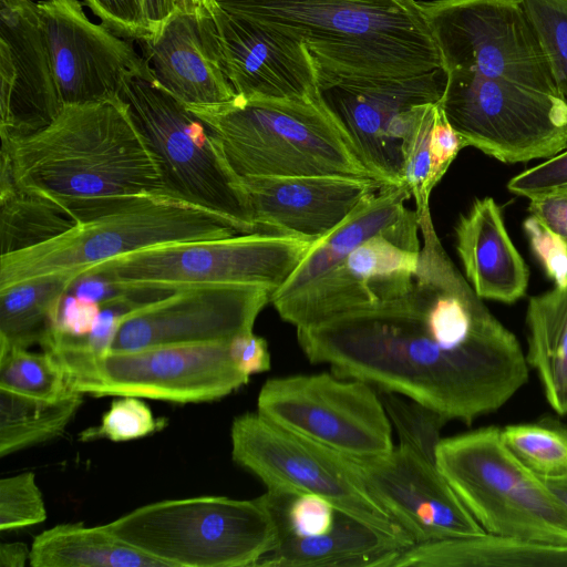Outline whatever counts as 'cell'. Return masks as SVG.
Returning <instances> with one entry per match:
<instances>
[{
    "instance_id": "cell-32",
    "label": "cell",
    "mask_w": 567,
    "mask_h": 567,
    "mask_svg": "<svg viewBox=\"0 0 567 567\" xmlns=\"http://www.w3.org/2000/svg\"><path fill=\"white\" fill-rule=\"evenodd\" d=\"M76 225L58 203L20 190L16 185L0 188L1 255L47 243Z\"/></svg>"
},
{
    "instance_id": "cell-48",
    "label": "cell",
    "mask_w": 567,
    "mask_h": 567,
    "mask_svg": "<svg viewBox=\"0 0 567 567\" xmlns=\"http://www.w3.org/2000/svg\"><path fill=\"white\" fill-rule=\"evenodd\" d=\"M30 550L22 542L0 544V567H24L30 561Z\"/></svg>"
},
{
    "instance_id": "cell-20",
    "label": "cell",
    "mask_w": 567,
    "mask_h": 567,
    "mask_svg": "<svg viewBox=\"0 0 567 567\" xmlns=\"http://www.w3.org/2000/svg\"><path fill=\"white\" fill-rule=\"evenodd\" d=\"M0 82L1 140L35 133L63 109L32 0H0Z\"/></svg>"
},
{
    "instance_id": "cell-52",
    "label": "cell",
    "mask_w": 567,
    "mask_h": 567,
    "mask_svg": "<svg viewBox=\"0 0 567 567\" xmlns=\"http://www.w3.org/2000/svg\"><path fill=\"white\" fill-rule=\"evenodd\" d=\"M33 1V0H32Z\"/></svg>"
},
{
    "instance_id": "cell-11",
    "label": "cell",
    "mask_w": 567,
    "mask_h": 567,
    "mask_svg": "<svg viewBox=\"0 0 567 567\" xmlns=\"http://www.w3.org/2000/svg\"><path fill=\"white\" fill-rule=\"evenodd\" d=\"M440 106L465 146L503 163L550 158L567 150V102L499 79L449 71Z\"/></svg>"
},
{
    "instance_id": "cell-35",
    "label": "cell",
    "mask_w": 567,
    "mask_h": 567,
    "mask_svg": "<svg viewBox=\"0 0 567 567\" xmlns=\"http://www.w3.org/2000/svg\"><path fill=\"white\" fill-rule=\"evenodd\" d=\"M439 103L417 107L402 144L403 179L415 202L419 219L430 215V195L436 185L430 138Z\"/></svg>"
},
{
    "instance_id": "cell-39",
    "label": "cell",
    "mask_w": 567,
    "mask_h": 567,
    "mask_svg": "<svg viewBox=\"0 0 567 567\" xmlns=\"http://www.w3.org/2000/svg\"><path fill=\"white\" fill-rule=\"evenodd\" d=\"M47 519L42 493L33 472H23L0 481V530L33 526Z\"/></svg>"
},
{
    "instance_id": "cell-13",
    "label": "cell",
    "mask_w": 567,
    "mask_h": 567,
    "mask_svg": "<svg viewBox=\"0 0 567 567\" xmlns=\"http://www.w3.org/2000/svg\"><path fill=\"white\" fill-rule=\"evenodd\" d=\"M419 2L446 72H472L561 96L520 0Z\"/></svg>"
},
{
    "instance_id": "cell-50",
    "label": "cell",
    "mask_w": 567,
    "mask_h": 567,
    "mask_svg": "<svg viewBox=\"0 0 567 567\" xmlns=\"http://www.w3.org/2000/svg\"><path fill=\"white\" fill-rule=\"evenodd\" d=\"M179 1L193 2V3H196V4L204 6V7L208 8V9H213V7L215 6V1L214 0H179Z\"/></svg>"
},
{
    "instance_id": "cell-3",
    "label": "cell",
    "mask_w": 567,
    "mask_h": 567,
    "mask_svg": "<svg viewBox=\"0 0 567 567\" xmlns=\"http://www.w3.org/2000/svg\"><path fill=\"white\" fill-rule=\"evenodd\" d=\"M223 10L303 45L336 80L405 79L443 68L415 0H214Z\"/></svg>"
},
{
    "instance_id": "cell-40",
    "label": "cell",
    "mask_w": 567,
    "mask_h": 567,
    "mask_svg": "<svg viewBox=\"0 0 567 567\" xmlns=\"http://www.w3.org/2000/svg\"><path fill=\"white\" fill-rule=\"evenodd\" d=\"M523 228L555 287H567V244L534 215L524 220Z\"/></svg>"
},
{
    "instance_id": "cell-29",
    "label": "cell",
    "mask_w": 567,
    "mask_h": 567,
    "mask_svg": "<svg viewBox=\"0 0 567 567\" xmlns=\"http://www.w3.org/2000/svg\"><path fill=\"white\" fill-rule=\"evenodd\" d=\"M78 278L53 275L0 290V353L43 347L56 328L61 306Z\"/></svg>"
},
{
    "instance_id": "cell-2",
    "label": "cell",
    "mask_w": 567,
    "mask_h": 567,
    "mask_svg": "<svg viewBox=\"0 0 567 567\" xmlns=\"http://www.w3.org/2000/svg\"><path fill=\"white\" fill-rule=\"evenodd\" d=\"M1 152L17 188L76 223L136 196H165L158 158L121 97L63 106L40 131L1 140Z\"/></svg>"
},
{
    "instance_id": "cell-15",
    "label": "cell",
    "mask_w": 567,
    "mask_h": 567,
    "mask_svg": "<svg viewBox=\"0 0 567 567\" xmlns=\"http://www.w3.org/2000/svg\"><path fill=\"white\" fill-rule=\"evenodd\" d=\"M417 214L371 237L328 272L297 292L271 301L297 329L372 308L408 293L420 262Z\"/></svg>"
},
{
    "instance_id": "cell-47",
    "label": "cell",
    "mask_w": 567,
    "mask_h": 567,
    "mask_svg": "<svg viewBox=\"0 0 567 567\" xmlns=\"http://www.w3.org/2000/svg\"><path fill=\"white\" fill-rule=\"evenodd\" d=\"M151 35L157 32L177 8L179 0H137Z\"/></svg>"
},
{
    "instance_id": "cell-44",
    "label": "cell",
    "mask_w": 567,
    "mask_h": 567,
    "mask_svg": "<svg viewBox=\"0 0 567 567\" xmlns=\"http://www.w3.org/2000/svg\"><path fill=\"white\" fill-rule=\"evenodd\" d=\"M228 349L234 365L247 377L267 372L271 368L267 341L252 331L234 337L228 342Z\"/></svg>"
},
{
    "instance_id": "cell-22",
    "label": "cell",
    "mask_w": 567,
    "mask_h": 567,
    "mask_svg": "<svg viewBox=\"0 0 567 567\" xmlns=\"http://www.w3.org/2000/svg\"><path fill=\"white\" fill-rule=\"evenodd\" d=\"M261 234L315 243L337 228L367 197L386 186L332 175L240 178Z\"/></svg>"
},
{
    "instance_id": "cell-12",
    "label": "cell",
    "mask_w": 567,
    "mask_h": 567,
    "mask_svg": "<svg viewBox=\"0 0 567 567\" xmlns=\"http://www.w3.org/2000/svg\"><path fill=\"white\" fill-rule=\"evenodd\" d=\"M230 439L233 460L267 488L321 496L339 512L406 547L414 545L408 532L370 494L347 455L286 430L258 412L237 416Z\"/></svg>"
},
{
    "instance_id": "cell-19",
    "label": "cell",
    "mask_w": 567,
    "mask_h": 567,
    "mask_svg": "<svg viewBox=\"0 0 567 567\" xmlns=\"http://www.w3.org/2000/svg\"><path fill=\"white\" fill-rule=\"evenodd\" d=\"M348 458L370 494L414 544L486 533L435 462L412 447L399 443L381 455Z\"/></svg>"
},
{
    "instance_id": "cell-43",
    "label": "cell",
    "mask_w": 567,
    "mask_h": 567,
    "mask_svg": "<svg viewBox=\"0 0 567 567\" xmlns=\"http://www.w3.org/2000/svg\"><path fill=\"white\" fill-rule=\"evenodd\" d=\"M463 147L465 145L462 137L447 122L439 103L430 138L433 179L435 184L441 181Z\"/></svg>"
},
{
    "instance_id": "cell-7",
    "label": "cell",
    "mask_w": 567,
    "mask_h": 567,
    "mask_svg": "<svg viewBox=\"0 0 567 567\" xmlns=\"http://www.w3.org/2000/svg\"><path fill=\"white\" fill-rule=\"evenodd\" d=\"M435 464L486 533L567 545V507L508 450L501 427L442 439Z\"/></svg>"
},
{
    "instance_id": "cell-8",
    "label": "cell",
    "mask_w": 567,
    "mask_h": 567,
    "mask_svg": "<svg viewBox=\"0 0 567 567\" xmlns=\"http://www.w3.org/2000/svg\"><path fill=\"white\" fill-rule=\"evenodd\" d=\"M312 244L260 233L165 244L91 266L81 278H99L126 295L150 291L155 298L206 285L260 286L274 295Z\"/></svg>"
},
{
    "instance_id": "cell-24",
    "label": "cell",
    "mask_w": 567,
    "mask_h": 567,
    "mask_svg": "<svg viewBox=\"0 0 567 567\" xmlns=\"http://www.w3.org/2000/svg\"><path fill=\"white\" fill-rule=\"evenodd\" d=\"M455 238L464 274L477 297L513 303L525 295L528 267L492 197L476 199L460 217Z\"/></svg>"
},
{
    "instance_id": "cell-17",
    "label": "cell",
    "mask_w": 567,
    "mask_h": 567,
    "mask_svg": "<svg viewBox=\"0 0 567 567\" xmlns=\"http://www.w3.org/2000/svg\"><path fill=\"white\" fill-rule=\"evenodd\" d=\"M271 296L260 286L206 285L140 302L121 317L109 351L229 342L252 331Z\"/></svg>"
},
{
    "instance_id": "cell-1",
    "label": "cell",
    "mask_w": 567,
    "mask_h": 567,
    "mask_svg": "<svg viewBox=\"0 0 567 567\" xmlns=\"http://www.w3.org/2000/svg\"><path fill=\"white\" fill-rule=\"evenodd\" d=\"M430 217L420 220L423 244L408 293L297 329V339L310 362L329 364L340 378L472 424L525 385L528 363L515 334L454 267Z\"/></svg>"
},
{
    "instance_id": "cell-4",
    "label": "cell",
    "mask_w": 567,
    "mask_h": 567,
    "mask_svg": "<svg viewBox=\"0 0 567 567\" xmlns=\"http://www.w3.org/2000/svg\"><path fill=\"white\" fill-rule=\"evenodd\" d=\"M186 107L208 127L240 178L332 175L380 182L360 161L321 99L246 100L237 95L221 104Z\"/></svg>"
},
{
    "instance_id": "cell-31",
    "label": "cell",
    "mask_w": 567,
    "mask_h": 567,
    "mask_svg": "<svg viewBox=\"0 0 567 567\" xmlns=\"http://www.w3.org/2000/svg\"><path fill=\"white\" fill-rule=\"evenodd\" d=\"M83 396L71 390L60 399L42 400L0 389V456L62 435Z\"/></svg>"
},
{
    "instance_id": "cell-14",
    "label": "cell",
    "mask_w": 567,
    "mask_h": 567,
    "mask_svg": "<svg viewBox=\"0 0 567 567\" xmlns=\"http://www.w3.org/2000/svg\"><path fill=\"white\" fill-rule=\"evenodd\" d=\"M257 412L348 456L381 455L394 446L379 393L362 380L334 373L272 378L259 391Z\"/></svg>"
},
{
    "instance_id": "cell-6",
    "label": "cell",
    "mask_w": 567,
    "mask_h": 567,
    "mask_svg": "<svg viewBox=\"0 0 567 567\" xmlns=\"http://www.w3.org/2000/svg\"><path fill=\"white\" fill-rule=\"evenodd\" d=\"M167 567H256L276 542L262 496H198L147 504L102 525Z\"/></svg>"
},
{
    "instance_id": "cell-16",
    "label": "cell",
    "mask_w": 567,
    "mask_h": 567,
    "mask_svg": "<svg viewBox=\"0 0 567 567\" xmlns=\"http://www.w3.org/2000/svg\"><path fill=\"white\" fill-rule=\"evenodd\" d=\"M444 68L405 79L336 80L320 99L363 165L384 185H405L402 144L420 105L441 101Z\"/></svg>"
},
{
    "instance_id": "cell-34",
    "label": "cell",
    "mask_w": 567,
    "mask_h": 567,
    "mask_svg": "<svg viewBox=\"0 0 567 567\" xmlns=\"http://www.w3.org/2000/svg\"><path fill=\"white\" fill-rule=\"evenodd\" d=\"M0 389L42 400H56L73 390L52 352L25 348L0 353Z\"/></svg>"
},
{
    "instance_id": "cell-42",
    "label": "cell",
    "mask_w": 567,
    "mask_h": 567,
    "mask_svg": "<svg viewBox=\"0 0 567 567\" xmlns=\"http://www.w3.org/2000/svg\"><path fill=\"white\" fill-rule=\"evenodd\" d=\"M101 23L128 40L151 37L137 0H82Z\"/></svg>"
},
{
    "instance_id": "cell-26",
    "label": "cell",
    "mask_w": 567,
    "mask_h": 567,
    "mask_svg": "<svg viewBox=\"0 0 567 567\" xmlns=\"http://www.w3.org/2000/svg\"><path fill=\"white\" fill-rule=\"evenodd\" d=\"M410 198L406 185H386L367 197L337 228L311 245L292 275L271 296V301L297 292L371 237L388 233L415 216L416 210L405 206Z\"/></svg>"
},
{
    "instance_id": "cell-10",
    "label": "cell",
    "mask_w": 567,
    "mask_h": 567,
    "mask_svg": "<svg viewBox=\"0 0 567 567\" xmlns=\"http://www.w3.org/2000/svg\"><path fill=\"white\" fill-rule=\"evenodd\" d=\"M71 389L94 396L132 395L174 403L223 399L249 381L228 342L165 346L96 355L53 349Z\"/></svg>"
},
{
    "instance_id": "cell-27",
    "label": "cell",
    "mask_w": 567,
    "mask_h": 567,
    "mask_svg": "<svg viewBox=\"0 0 567 567\" xmlns=\"http://www.w3.org/2000/svg\"><path fill=\"white\" fill-rule=\"evenodd\" d=\"M393 567H567V545L484 533L414 544Z\"/></svg>"
},
{
    "instance_id": "cell-51",
    "label": "cell",
    "mask_w": 567,
    "mask_h": 567,
    "mask_svg": "<svg viewBox=\"0 0 567 567\" xmlns=\"http://www.w3.org/2000/svg\"><path fill=\"white\" fill-rule=\"evenodd\" d=\"M560 192H567V188H566V189H563V190H560Z\"/></svg>"
},
{
    "instance_id": "cell-38",
    "label": "cell",
    "mask_w": 567,
    "mask_h": 567,
    "mask_svg": "<svg viewBox=\"0 0 567 567\" xmlns=\"http://www.w3.org/2000/svg\"><path fill=\"white\" fill-rule=\"evenodd\" d=\"M167 424L164 417H155L141 398L122 395L112 401L97 426L87 427L79 435L82 442L109 439L124 442L154 434Z\"/></svg>"
},
{
    "instance_id": "cell-37",
    "label": "cell",
    "mask_w": 567,
    "mask_h": 567,
    "mask_svg": "<svg viewBox=\"0 0 567 567\" xmlns=\"http://www.w3.org/2000/svg\"><path fill=\"white\" fill-rule=\"evenodd\" d=\"M567 102V0H520Z\"/></svg>"
},
{
    "instance_id": "cell-25",
    "label": "cell",
    "mask_w": 567,
    "mask_h": 567,
    "mask_svg": "<svg viewBox=\"0 0 567 567\" xmlns=\"http://www.w3.org/2000/svg\"><path fill=\"white\" fill-rule=\"evenodd\" d=\"M408 548L396 538L338 511L319 536H279L256 567H393Z\"/></svg>"
},
{
    "instance_id": "cell-9",
    "label": "cell",
    "mask_w": 567,
    "mask_h": 567,
    "mask_svg": "<svg viewBox=\"0 0 567 567\" xmlns=\"http://www.w3.org/2000/svg\"><path fill=\"white\" fill-rule=\"evenodd\" d=\"M120 97L158 158L165 196L226 219L239 234L260 233L215 136L153 72L126 79Z\"/></svg>"
},
{
    "instance_id": "cell-45",
    "label": "cell",
    "mask_w": 567,
    "mask_h": 567,
    "mask_svg": "<svg viewBox=\"0 0 567 567\" xmlns=\"http://www.w3.org/2000/svg\"><path fill=\"white\" fill-rule=\"evenodd\" d=\"M100 312L101 303L99 301L80 297L66 301L64 299L53 334L73 338L86 337L94 329Z\"/></svg>"
},
{
    "instance_id": "cell-30",
    "label": "cell",
    "mask_w": 567,
    "mask_h": 567,
    "mask_svg": "<svg viewBox=\"0 0 567 567\" xmlns=\"http://www.w3.org/2000/svg\"><path fill=\"white\" fill-rule=\"evenodd\" d=\"M526 361L551 409L567 414V287L529 299Z\"/></svg>"
},
{
    "instance_id": "cell-23",
    "label": "cell",
    "mask_w": 567,
    "mask_h": 567,
    "mask_svg": "<svg viewBox=\"0 0 567 567\" xmlns=\"http://www.w3.org/2000/svg\"><path fill=\"white\" fill-rule=\"evenodd\" d=\"M140 42L156 81L185 105L221 104L237 96L212 9L179 1L161 29Z\"/></svg>"
},
{
    "instance_id": "cell-41",
    "label": "cell",
    "mask_w": 567,
    "mask_h": 567,
    "mask_svg": "<svg viewBox=\"0 0 567 567\" xmlns=\"http://www.w3.org/2000/svg\"><path fill=\"white\" fill-rule=\"evenodd\" d=\"M567 188V150L511 178L507 189L530 198Z\"/></svg>"
},
{
    "instance_id": "cell-5",
    "label": "cell",
    "mask_w": 567,
    "mask_h": 567,
    "mask_svg": "<svg viewBox=\"0 0 567 567\" xmlns=\"http://www.w3.org/2000/svg\"><path fill=\"white\" fill-rule=\"evenodd\" d=\"M239 234L226 219L162 195L136 196L76 223L35 247L1 255L0 290L53 276L81 278L91 266L165 244Z\"/></svg>"
},
{
    "instance_id": "cell-46",
    "label": "cell",
    "mask_w": 567,
    "mask_h": 567,
    "mask_svg": "<svg viewBox=\"0 0 567 567\" xmlns=\"http://www.w3.org/2000/svg\"><path fill=\"white\" fill-rule=\"evenodd\" d=\"M528 210L567 244V192L530 198Z\"/></svg>"
},
{
    "instance_id": "cell-28",
    "label": "cell",
    "mask_w": 567,
    "mask_h": 567,
    "mask_svg": "<svg viewBox=\"0 0 567 567\" xmlns=\"http://www.w3.org/2000/svg\"><path fill=\"white\" fill-rule=\"evenodd\" d=\"M30 548L33 567H167L102 525L59 524L37 535Z\"/></svg>"
},
{
    "instance_id": "cell-33",
    "label": "cell",
    "mask_w": 567,
    "mask_h": 567,
    "mask_svg": "<svg viewBox=\"0 0 567 567\" xmlns=\"http://www.w3.org/2000/svg\"><path fill=\"white\" fill-rule=\"evenodd\" d=\"M508 450L543 480L567 475V427L545 417L537 422L511 424L501 429Z\"/></svg>"
},
{
    "instance_id": "cell-36",
    "label": "cell",
    "mask_w": 567,
    "mask_h": 567,
    "mask_svg": "<svg viewBox=\"0 0 567 567\" xmlns=\"http://www.w3.org/2000/svg\"><path fill=\"white\" fill-rule=\"evenodd\" d=\"M386 415L399 436V443L410 446L435 462L441 432L449 420L437 411L395 392L378 390Z\"/></svg>"
},
{
    "instance_id": "cell-49",
    "label": "cell",
    "mask_w": 567,
    "mask_h": 567,
    "mask_svg": "<svg viewBox=\"0 0 567 567\" xmlns=\"http://www.w3.org/2000/svg\"><path fill=\"white\" fill-rule=\"evenodd\" d=\"M546 485L553 491V493L565 504L567 507V475L555 478L544 480Z\"/></svg>"
},
{
    "instance_id": "cell-18",
    "label": "cell",
    "mask_w": 567,
    "mask_h": 567,
    "mask_svg": "<svg viewBox=\"0 0 567 567\" xmlns=\"http://www.w3.org/2000/svg\"><path fill=\"white\" fill-rule=\"evenodd\" d=\"M37 9L63 106L116 100L126 79L153 72L128 39L92 22L83 2L39 0Z\"/></svg>"
},
{
    "instance_id": "cell-21",
    "label": "cell",
    "mask_w": 567,
    "mask_h": 567,
    "mask_svg": "<svg viewBox=\"0 0 567 567\" xmlns=\"http://www.w3.org/2000/svg\"><path fill=\"white\" fill-rule=\"evenodd\" d=\"M212 12L226 73L237 95L246 100L320 99V69L303 45L216 3Z\"/></svg>"
}]
</instances>
